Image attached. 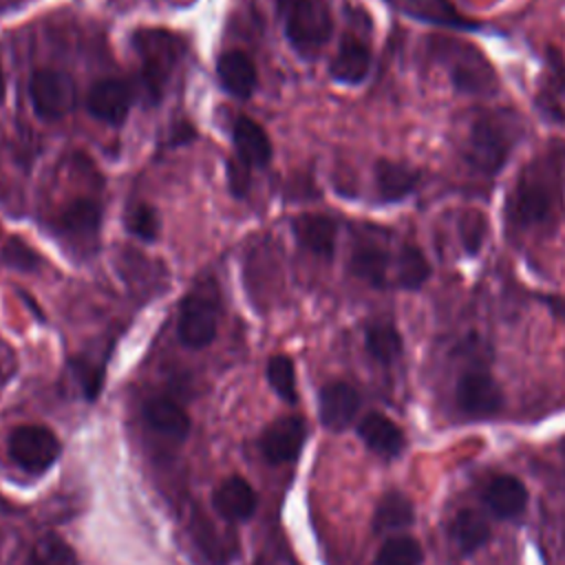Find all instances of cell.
I'll list each match as a JSON object with an SVG mask.
<instances>
[{
    "label": "cell",
    "instance_id": "obj_1",
    "mask_svg": "<svg viewBox=\"0 0 565 565\" xmlns=\"http://www.w3.org/2000/svg\"><path fill=\"white\" fill-rule=\"evenodd\" d=\"M565 196V143L556 141L519 172L508 199L505 223L512 230H545L558 221Z\"/></svg>",
    "mask_w": 565,
    "mask_h": 565
},
{
    "label": "cell",
    "instance_id": "obj_2",
    "mask_svg": "<svg viewBox=\"0 0 565 565\" xmlns=\"http://www.w3.org/2000/svg\"><path fill=\"white\" fill-rule=\"evenodd\" d=\"M516 137L514 117L497 110L477 113L463 139V157L472 170L494 177L505 166Z\"/></svg>",
    "mask_w": 565,
    "mask_h": 565
},
{
    "label": "cell",
    "instance_id": "obj_3",
    "mask_svg": "<svg viewBox=\"0 0 565 565\" xmlns=\"http://www.w3.org/2000/svg\"><path fill=\"white\" fill-rule=\"evenodd\" d=\"M430 49L446 64L455 90L463 95H488L497 88V71L475 44L452 38H430Z\"/></svg>",
    "mask_w": 565,
    "mask_h": 565
},
{
    "label": "cell",
    "instance_id": "obj_4",
    "mask_svg": "<svg viewBox=\"0 0 565 565\" xmlns=\"http://www.w3.org/2000/svg\"><path fill=\"white\" fill-rule=\"evenodd\" d=\"M132 46L141 57V82L146 97L157 104L174 66L183 55V42L166 29H139Z\"/></svg>",
    "mask_w": 565,
    "mask_h": 565
},
{
    "label": "cell",
    "instance_id": "obj_5",
    "mask_svg": "<svg viewBox=\"0 0 565 565\" xmlns=\"http://www.w3.org/2000/svg\"><path fill=\"white\" fill-rule=\"evenodd\" d=\"M287 40L302 53L324 46L333 31L329 4L324 0H278Z\"/></svg>",
    "mask_w": 565,
    "mask_h": 565
},
{
    "label": "cell",
    "instance_id": "obj_6",
    "mask_svg": "<svg viewBox=\"0 0 565 565\" xmlns=\"http://www.w3.org/2000/svg\"><path fill=\"white\" fill-rule=\"evenodd\" d=\"M57 435L40 424H24L9 435V455L26 472L40 475L49 470L60 457Z\"/></svg>",
    "mask_w": 565,
    "mask_h": 565
},
{
    "label": "cell",
    "instance_id": "obj_7",
    "mask_svg": "<svg viewBox=\"0 0 565 565\" xmlns=\"http://www.w3.org/2000/svg\"><path fill=\"white\" fill-rule=\"evenodd\" d=\"M29 97L42 119H60L75 106V84L62 71L38 68L29 79Z\"/></svg>",
    "mask_w": 565,
    "mask_h": 565
},
{
    "label": "cell",
    "instance_id": "obj_8",
    "mask_svg": "<svg viewBox=\"0 0 565 565\" xmlns=\"http://www.w3.org/2000/svg\"><path fill=\"white\" fill-rule=\"evenodd\" d=\"M218 309L216 300L207 291H192L183 298L177 320L179 340L190 349H203L216 338Z\"/></svg>",
    "mask_w": 565,
    "mask_h": 565
},
{
    "label": "cell",
    "instance_id": "obj_9",
    "mask_svg": "<svg viewBox=\"0 0 565 565\" xmlns=\"http://www.w3.org/2000/svg\"><path fill=\"white\" fill-rule=\"evenodd\" d=\"M457 404L472 417H490L501 411L503 393L486 371H466L457 382Z\"/></svg>",
    "mask_w": 565,
    "mask_h": 565
},
{
    "label": "cell",
    "instance_id": "obj_10",
    "mask_svg": "<svg viewBox=\"0 0 565 565\" xmlns=\"http://www.w3.org/2000/svg\"><path fill=\"white\" fill-rule=\"evenodd\" d=\"M307 424L298 415H287L271 422L260 435V450L271 463L294 461L305 444Z\"/></svg>",
    "mask_w": 565,
    "mask_h": 565
},
{
    "label": "cell",
    "instance_id": "obj_11",
    "mask_svg": "<svg viewBox=\"0 0 565 565\" xmlns=\"http://www.w3.org/2000/svg\"><path fill=\"white\" fill-rule=\"evenodd\" d=\"M360 408L358 391L347 382H329L320 388L318 413L322 426L329 430H344L351 426Z\"/></svg>",
    "mask_w": 565,
    "mask_h": 565
},
{
    "label": "cell",
    "instance_id": "obj_12",
    "mask_svg": "<svg viewBox=\"0 0 565 565\" xmlns=\"http://www.w3.org/2000/svg\"><path fill=\"white\" fill-rule=\"evenodd\" d=\"M395 11L426 24L448 26V29H479V22L459 13L450 0H386Z\"/></svg>",
    "mask_w": 565,
    "mask_h": 565
},
{
    "label": "cell",
    "instance_id": "obj_13",
    "mask_svg": "<svg viewBox=\"0 0 565 565\" xmlns=\"http://www.w3.org/2000/svg\"><path fill=\"white\" fill-rule=\"evenodd\" d=\"M130 104H132L130 86L113 77L93 84L86 97V106L90 115L106 124H121L130 110Z\"/></svg>",
    "mask_w": 565,
    "mask_h": 565
},
{
    "label": "cell",
    "instance_id": "obj_14",
    "mask_svg": "<svg viewBox=\"0 0 565 565\" xmlns=\"http://www.w3.org/2000/svg\"><path fill=\"white\" fill-rule=\"evenodd\" d=\"M371 71V51L358 35H344L329 64V75L340 84H362Z\"/></svg>",
    "mask_w": 565,
    "mask_h": 565
},
{
    "label": "cell",
    "instance_id": "obj_15",
    "mask_svg": "<svg viewBox=\"0 0 565 565\" xmlns=\"http://www.w3.org/2000/svg\"><path fill=\"white\" fill-rule=\"evenodd\" d=\"M296 241L316 256L331 258L338 238V223L327 214H300L291 221Z\"/></svg>",
    "mask_w": 565,
    "mask_h": 565
},
{
    "label": "cell",
    "instance_id": "obj_16",
    "mask_svg": "<svg viewBox=\"0 0 565 565\" xmlns=\"http://www.w3.org/2000/svg\"><path fill=\"white\" fill-rule=\"evenodd\" d=\"M358 435L366 444L369 450H373L375 455L386 457V459L399 455L406 444L402 428L382 413L364 415L358 424Z\"/></svg>",
    "mask_w": 565,
    "mask_h": 565
},
{
    "label": "cell",
    "instance_id": "obj_17",
    "mask_svg": "<svg viewBox=\"0 0 565 565\" xmlns=\"http://www.w3.org/2000/svg\"><path fill=\"white\" fill-rule=\"evenodd\" d=\"M373 181L380 201L384 203H397L406 199L419 181V172L413 170L406 163L391 161V159H380L373 166Z\"/></svg>",
    "mask_w": 565,
    "mask_h": 565
},
{
    "label": "cell",
    "instance_id": "obj_18",
    "mask_svg": "<svg viewBox=\"0 0 565 565\" xmlns=\"http://www.w3.org/2000/svg\"><path fill=\"white\" fill-rule=\"evenodd\" d=\"M483 501L494 516L512 519L527 505V488L514 475H499L486 486Z\"/></svg>",
    "mask_w": 565,
    "mask_h": 565
},
{
    "label": "cell",
    "instance_id": "obj_19",
    "mask_svg": "<svg viewBox=\"0 0 565 565\" xmlns=\"http://www.w3.org/2000/svg\"><path fill=\"white\" fill-rule=\"evenodd\" d=\"M216 75L221 86L238 99H247L256 88V66L252 57L238 49L225 51L218 57Z\"/></svg>",
    "mask_w": 565,
    "mask_h": 565
},
{
    "label": "cell",
    "instance_id": "obj_20",
    "mask_svg": "<svg viewBox=\"0 0 565 565\" xmlns=\"http://www.w3.org/2000/svg\"><path fill=\"white\" fill-rule=\"evenodd\" d=\"M232 139L236 148V157L247 163L263 168L271 161V141L260 124L249 117H238L232 128Z\"/></svg>",
    "mask_w": 565,
    "mask_h": 565
},
{
    "label": "cell",
    "instance_id": "obj_21",
    "mask_svg": "<svg viewBox=\"0 0 565 565\" xmlns=\"http://www.w3.org/2000/svg\"><path fill=\"white\" fill-rule=\"evenodd\" d=\"M212 503H214V510L223 519H227V521H245L256 510V492H254V488L245 479L230 477V479H225L216 488Z\"/></svg>",
    "mask_w": 565,
    "mask_h": 565
},
{
    "label": "cell",
    "instance_id": "obj_22",
    "mask_svg": "<svg viewBox=\"0 0 565 565\" xmlns=\"http://www.w3.org/2000/svg\"><path fill=\"white\" fill-rule=\"evenodd\" d=\"M565 95V62L556 49H547V75L541 82L536 93V106L543 117L552 121H563L565 113L561 108V99Z\"/></svg>",
    "mask_w": 565,
    "mask_h": 565
},
{
    "label": "cell",
    "instance_id": "obj_23",
    "mask_svg": "<svg viewBox=\"0 0 565 565\" xmlns=\"http://www.w3.org/2000/svg\"><path fill=\"white\" fill-rule=\"evenodd\" d=\"M349 269L355 278L369 282L371 287H386L388 252L375 241H362L351 252Z\"/></svg>",
    "mask_w": 565,
    "mask_h": 565
},
{
    "label": "cell",
    "instance_id": "obj_24",
    "mask_svg": "<svg viewBox=\"0 0 565 565\" xmlns=\"http://www.w3.org/2000/svg\"><path fill=\"white\" fill-rule=\"evenodd\" d=\"M143 415L146 422L161 435L170 437V439H185L190 433V417L188 413L172 402L170 397H152L146 402L143 406Z\"/></svg>",
    "mask_w": 565,
    "mask_h": 565
},
{
    "label": "cell",
    "instance_id": "obj_25",
    "mask_svg": "<svg viewBox=\"0 0 565 565\" xmlns=\"http://www.w3.org/2000/svg\"><path fill=\"white\" fill-rule=\"evenodd\" d=\"M415 521V508L413 501L402 492H386L373 512V530L377 534L382 532H395L404 530Z\"/></svg>",
    "mask_w": 565,
    "mask_h": 565
},
{
    "label": "cell",
    "instance_id": "obj_26",
    "mask_svg": "<svg viewBox=\"0 0 565 565\" xmlns=\"http://www.w3.org/2000/svg\"><path fill=\"white\" fill-rule=\"evenodd\" d=\"M450 536L461 554L477 552L490 539V525L475 510H459L450 523Z\"/></svg>",
    "mask_w": 565,
    "mask_h": 565
},
{
    "label": "cell",
    "instance_id": "obj_27",
    "mask_svg": "<svg viewBox=\"0 0 565 565\" xmlns=\"http://www.w3.org/2000/svg\"><path fill=\"white\" fill-rule=\"evenodd\" d=\"M430 278V263L426 254L413 245L404 243L395 258V285L408 291L419 289Z\"/></svg>",
    "mask_w": 565,
    "mask_h": 565
},
{
    "label": "cell",
    "instance_id": "obj_28",
    "mask_svg": "<svg viewBox=\"0 0 565 565\" xmlns=\"http://www.w3.org/2000/svg\"><path fill=\"white\" fill-rule=\"evenodd\" d=\"M60 225L71 236H95L102 225V205L93 199H77L62 212Z\"/></svg>",
    "mask_w": 565,
    "mask_h": 565
},
{
    "label": "cell",
    "instance_id": "obj_29",
    "mask_svg": "<svg viewBox=\"0 0 565 565\" xmlns=\"http://www.w3.org/2000/svg\"><path fill=\"white\" fill-rule=\"evenodd\" d=\"M364 344H366V351L371 353V358L382 364L395 362L404 351L402 335L391 322L369 324L364 331Z\"/></svg>",
    "mask_w": 565,
    "mask_h": 565
},
{
    "label": "cell",
    "instance_id": "obj_30",
    "mask_svg": "<svg viewBox=\"0 0 565 565\" xmlns=\"http://www.w3.org/2000/svg\"><path fill=\"white\" fill-rule=\"evenodd\" d=\"M422 561L424 550L413 536H391L375 556L377 565H422Z\"/></svg>",
    "mask_w": 565,
    "mask_h": 565
},
{
    "label": "cell",
    "instance_id": "obj_31",
    "mask_svg": "<svg viewBox=\"0 0 565 565\" xmlns=\"http://www.w3.org/2000/svg\"><path fill=\"white\" fill-rule=\"evenodd\" d=\"M457 234H459V243H461L463 252L470 256H477L488 236V216L477 207L463 210L459 214Z\"/></svg>",
    "mask_w": 565,
    "mask_h": 565
},
{
    "label": "cell",
    "instance_id": "obj_32",
    "mask_svg": "<svg viewBox=\"0 0 565 565\" xmlns=\"http://www.w3.org/2000/svg\"><path fill=\"white\" fill-rule=\"evenodd\" d=\"M31 565H77V556L64 539L46 534L33 545Z\"/></svg>",
    "mask_w": 565,
    "mask_h": 565
},
{
    "label": "cell",
    "instance_id": "obj_33",
    "mask_svg": "<svg viewBox=\"0 0 565 565\" xmlns=\"http://www.w3.org/2000/svg\"><path fill=\"white\" fill-rule=\"evenodd\" d=\"M267 380L271 384V388L285 399V402H296L298 393H296V371H294V362L287 355H274L267 362Z\"/></svg>",
    "mask_w": 565,
    "mask_h": 565
},
{
    "label": "cell",
    "instance_id": "obj_34",
    "mask_svg": "<svg viewBox=\"0 0 565 565\" xmlns=\"http://www.w3.org/2000/svg\"><path fill=\"white\" fill-rule=\"evenodd\" d=\"M0 263L9 269L26 274V271H35L42 265V258L31 245L20 241L18 236H11L0 249Z\"/></svg>",
    "mask_w": 565,
    "mask_h": 565
},
{
    "label": "cell",
    "instance_id": "obj_35",
    "mask_svg": "<svg viewBox=\"0 0 565 565\" xmlns=\"http://www.w3.org/2000/svg\"><path fill=\"white\" fill-rule=\"evenodd\" d=\"M126 230L146 243L154 241L159 234V216H157L154 207H150L146 203L132 205L126 212Z\"/></svg>",
    "mask_w": 565,
    "mask_h": 565
},
{
    "label": "cell",
    "instance_id": "obj_36",
    "mask_svg": "<svg viewBox=\"0 0 565 565\" xmlns=\"http://www.w3.org/2000/svg\"><path fill=\"white\" fill-rule=\"evenodd\" d=\"M227 174H230V185H232V192L236 196H243L249 188V166L243 163L241 159L238 161H230L227 163Z\"/></svg>",
    "mask_w": 565,
    "mask_h": 565
},
{
    "label": "cell",
    "instance_id": "obj_37",
    "mask_svg": "<svg viewBox=\"0 0 565 565\" xmlns=\"http://www.w3.org/2000/svg\"><path fill=\"white\" fill-rule=\"evenodd\" d=\"M190 139H194V128L190 124H179V126L172 128V139H170L172 146L174 143H185Z\"/></svg>",
    "mask_w": 565,
    "mask_h": 565
},
{
    "label": "cell",
    "instance_id": "obj_38",
    "mask_svg": "<svg viewBox=\"0 0 565 565\" xmlns=\"http://www.w3.org/2000/svg\"><path fill=\"white\" fill-rule=\"evenodd\" d=\"M543 302L547 305V309H550L556 318H563V320H565V298H561V296H545Z\"/></svg>",
    "mask_w": 565,
    "mask_h": 565
},
{
    "label": "cell",
    "instance_id": "obj_39",
    "mask_svg": "<svg viewBox=\"0 0 565 565\" xmlns=\"http://www.w3.org/2000/svg\"><path fill=\"white\" fill-rule=\"evenodd\" d=\"M4 93H7V84H4V75H2V68H0V104L4 99Z\"/></svg>",
    "mask_w": 565,
    "mask_h": 565
}]
</instances>
